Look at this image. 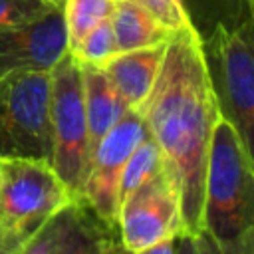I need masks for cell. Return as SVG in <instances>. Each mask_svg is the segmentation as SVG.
Here are the masks:
<instances>
[{
  "label": "cell",
  "instance_id": "cell-7",
  "mask_svg": "<svg viewBox=\"0 0 254 254\" xmlns=\"http://www.w3.org/2000/svg\"><path fill=\"white\" fill-rule=\"evenodd\" d=\"M185 232L181 196L167 167H161L119 206L115 236L129 252H141Z\"/></svg>",
  "mask_w": 254,
  "mask_h": 254
},
{
  "label": "cell",
  "instance_id": "cell-19",
  "mask_svg": "<svg viewBox=\"0 0 254 254\" xmlns=\"http://www.w3.org/2000/svg\"><path fill=\"white\" fill-rule=\"evenodd\" d=\"M198 254H254V228L234 238H216L206 230L196 234Z\"/></svg>",
  "mask_w": 254,
  "mask_h": 254
},
{
  "label": "cell",
  "instance_id": "cell-12",
  "mask_svg": "<svg viewBox=\"0 0 254 254\" xmlns=\"http://www.w3.org/2000/svg\"><path fill=\"white\" fill-rule=\"evenodd\" d=\"M117 54L167 42L173 34L139 0H117L109 16Z\"/></svg>",
  "mask_w": 254,
  "mask_h": 254
},
{
  "label": "cell",
  "instance_id": "cell-9",
  "mask_svg": "<svg viewBox=\"0 0 254 254\" xmlns=\"http://www.w3.org/2000/svg\"><path fill=\"white\" fill-rule=\"evenodd\" d=\"M64 6L28 22L0 28V77L16 71H50L65 54Z\"/></svg>",
  "mask_w": 254,
  "mask_h": 254
},
{
  "label": "cell",
  "instance_id": "cell-6",
  "mask_svg": "<svg viewBox=\"0 0 254 254\" xmlns=\"http://www.w3.org/2000/svg\"><path fill=\"white\" fill-rule=\"evenodd\" d=\"M0 157L52 163L50 71H16L0 77Z\"/></svg>",
  "mask_w": 254,
  "mask_h": 254
},
{
  "label": "cell",
  "instance_id": "cell-15",
  "mask_svg": "<svg viewBox=\"0 0 254 254\" xmlns=\"http://www.w3.org/2000/svg\"><path fill=\"white\" fill-rule=\"evenodd\" d=\"M185 6L194 30L204 40L218 26L232 24L240 16L244 0H185Z\"/></svg>",
  "mask_w": 254,
  "mask_h": 254
},
{
  "label": "cell",
  "instance_id": "cell-8",
  "mask_svg": "<svg viewBox=\"0 0 254 254\" xmlns=\"http://www.w3.org/2000/svg\"><path fill=\"white\" fill-rule=\"evenodd\" d=\"M145 135L147 127L141 113L135 109H127L125 115L113 125V129L99 141L91 155L81 202L111 232L117 230L119 181L123 169Z\"/></svg>",
  "mask_w": 254,
  "mask_h": 254
},
{
  "label": "cell",
  "instance_id": "cell-4",
  "mask_svg": "<svg viewBox=\"0 0 254 254\" xmlns=\"http://www.w3.org/2000/svg\"><path fill=\"white\" fill-rule=\"evenodd\" d=\"M75 202L79 200L50 161L0 157V218L8 230L30 238Z\"/></svg>",
  "mask_w": 254,
  "mask_h": 254
},
{
  "label": "cell",
  "instance_id": "cell-1",
  "mask_svg": "<svg viewBox=\"0 0 254 254\" xmlns=\"http://www.w3.org/2000/svg\"><path fill=\"white\" fill-rule=\"evenodd\" d=\"M139 113L177 185L185 232L198 234L208 149L220 111L202 38L192 24L169 36L157 81Z\"/></svg>",
  "mask_w": 254,
  "mask_h": 254
},
{
  "label": "cell",
  "instance_id": "cell-21",
  "mask_svg": "<svg viewBox=\"0 0 254 254\" xmlns=\"http://www.w3.org/2000/svg\"><path fill=\"white\" fill-rule=\"evenodd\" d=\"M52 6L40 0H0V28L28 22L36 16H42Z\"/></svg>",
  "mask_w": 254,
  "mask_h": 254
},
{
  "label": "cell",
  "instance_id": "cell-11",
  "mask_svg": "<svg viewBox=\"0 0 254 254\" xmlns=\"http://www.w3.org/2000/svg\"><path fill=\"white\" fill-rule=\"evenodd\" d=\"M81 83H83V103L87 117V157L91 155L99 141L113 129V125L129 109L103 67L79 64ZM89 167V163H87Z\"/></svg>",
  "mask_w": 254,
  "mask_h": 254
},
{
  "label": "cell",
  "instance_id": "cell-2",
  "mask_svg": "<svg viewBox=\"0 0 254 254\" xmlns=\"http://www.w3.org/2000/svg\"><path fill=\"white\" fill-rule=\"evenodd\" d=\"M218 111L236 129L254 163V0H244L232 24L202 40Z\"/></svg>",
  "mask_w": 254,
  "mask_h": 254
},
{
  "label": "cell",
  "instance_id": "cell-25",
  "mask_svg": "<svg viewBox=\"0 0 254 254\" xmlns=\"http://www.w3.org/2000/svg\"><path fill=\"white\" fill-rule=\"evenodd\" d=\"M40 2H44V4H48L52 8H62L64 6V0H40Z\"/></svg>",
  "mask_w": 254,
  "mask_h": 254
},
{
  "label": "cell",
  "instance_id": "cell-18",
  "mask_svg": "<svg viewBox=\"0 0 254 254\" xmlns=\"http://www.w3.org/2000/svg\"><path fill=\"white\" fill-rule=\"evenodd\" d=\"M73 58L79 64H89V65H97L103 67L115 54V36H113V28H111V20H103L99 22L79 44L75 50H71Z\"/></svg>",
  "mask_w": 254,
  "mask_h": 254
},
{
  "label": "cell",
  "instance_id": "cell-20",
  "mask_svg": "<svg viewBox=\"0 0 254 254\" xmlns=\"http://www.w3.org/2000/svg\"><path fill=\"white\" fill-rule=\"evenodd\" d=\"M165 28H169L171 32L185 28L190 22L185 0H139Z\"/></svg>",
  "mask_w": 254,
  "mask_h": 254
},
{
  "label": "cell",
  "instance_id": "cell-22",
  "mask_svg": "<svg viewBox=\"0 0 254 254\" xmlns=\"http://www.w3.org/2000/svg\"><path fill=\"white\" fill-rule=\"evenodd\" d=\"M101 254H175V240L161 242V244L151 246V248L141 250V252H129V250H125L121 246V242L117 240L115 232L105 230V234L101 238Z\"/></svg>",
  "mask_w": 254,
  "mask_h": 254
},
{
  "label": "cell",
  "instance_id": "cell-16",
  "mask_svg": "<svg viewBox=\"0 0 254 254\" xmlns=\"http://www.w3.org/2000/svg\"><path fill=\"white\" fill-rule=\"evenodd\" d=\"M105 230L107 228L87 210V206L79 202L60 254H101V238Z\"/></svg>",
  "mask_w": 254,
  "mask_h": 254
},
{
  "label": "cell",
  "instance_id": "cell-13",
  "mask_svg": "<svg viewBox=\"0 0 254 254\" xmlns=\"http://www.w3.org/2000/svg\"><path fill=\"white\" fill-rule=\"evenodd\" d=\"M113 12V0H64V20L69 52Z\"/></svg>",
  "mask_w": 254,
  "mask_h": 254
},
{
  "label": "cell",
  "instance_id": "cell-23",
  "mask_svg": "<svg viewBox=\"0 0 254 254\" xmlns=\"http://www.w3.org/2000/svg\"><path fill=\"white\" fill-rule=\"evenodd\" d=\"M26 242H28L26 236L6 230L4 234H0V254H20Z\"/></svg>",
  "mask_w": 254,
  "mask_h": 254
},
{
  "label": "cell",
  "instance_id": "cell-14",
  "mask_svg": "<svg viewBox=\"0 0 254 254\" xmlns=\"http://www.w3.org/2000/svg\"><path fill=\"white\" fill-rule=\"evenodd\" d=\"M161 163H163L161 151L147 131L145 139L137 145V149L133 151V155L129 157V161L123 169V175L119 181V206L129 194H133L161 167Z\"/></svg>",
  "mask_w": 254,
  "mask_h": 254
},
{
  "label": "cell",
  "instance_id": "cell-5",
  "mask_svg": "<svg viewBox=\"0 0 254 254\" xmlns=\"http://www.w3.org/2000/svg\"><path fill=\"white\" fill-rule=\"evenodd\" d=\"M52 165L81 202L87 175V117L83 103L81 65L67 52L50 69Z\"/></svg>",
  "mask_w": 254,
  "mask_h": 254
},
{
  "label": "cell",
  "instance_id": "cell-17",
  "mask_svg": "<svg viewBox=\"0 0 254 254\" xmlns=\"http://www.w3.org/2000/svg\"><path fill=\"white\" fill-rule=\"evenodd\" d=\"M77 204L79 202H75V204L64 208L62 212H58L56 216H52L38 232H34L28 238V242L24 244L20 254H60Z\"/></svg>",
  "mask_w": 254,
  "mask_h": 254
},
{
  "label": "cell",
  "instance_id": "cell-24",
  "mask_svg": "<svg viewBox=\"0 0 254 254\" xmlns=\"http://www.w3.org/2000/svg\"><path fill=\"white\" fill-rule=\"evenodd\" d=\"M175 254H198L196 248V234L183 232L175 238Z\"/></svg>",
  "mask_w": 254,
  "mask_h": 254
},
{
  "label": "cell",
  "instance_id": "cell-10",
  "mask_svg": "<svg viewBox=\"0 0 254 254\" xmlns=\"http://www.w3.org/2000/svg\"><path fill=\"white\" fill-rule=\"evenodd\" d=\"M167 42L115 54L105 65V73L127 103L129 109L139 111L147 101L165 56Z\"/></svg>",
  "mask_w": 254,
  "mask_h": 254
},
{
  "label": "cell",
  "instance_id": "cell-27",
  "mask_svg": "<svg viewBox=\"0 0 254 254\" xmlns=\"http://www.w3.org/2000/svg\"><path fill=\"white\" fill-rule=\"evenodd\" d=\"M113 2H117V0H113Z\"/></svg>",
  "mask_w": 254,
  "mask_h": 254
},
{
  "label": "cell",
  "instance_id": "cell-26",
  "mask_svg": "<svg viewBox=\"0 0 254 254\" xmlns=\"http://www.w3.org/2000/svg\"><path fill=\"white\" fill-rule=\"evenodd\" d=\"M6 230H8V228H6V226H4V224H2V218H0V234H4V232H6ZM10 232H12V230H10Z\"/></svg>",
  "mask_w": 254,
  "mask_h": 254
},
{
  "label": "cell",
  "instance_id": "cell-3",
  "mask_svg": "<svg viewBox=\"0 0 254 254\" xmlns=\"http://www.w3.org/2000/svg\"><path fill=\"white\" fill-rule=\"evenodd\" d=\"M254 228V163L236 129L218 115L206 161L202 228L216 238H234Z\"/></svg>",
  "mask_w": 254,
  "mask_h": 254
}]
</instances>
